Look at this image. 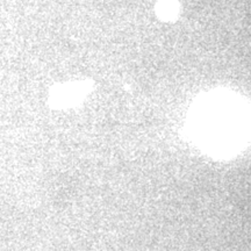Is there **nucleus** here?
<instances>
[{
	"label": "nucleus",
	"instance_id": "1",
	"mask_svg": "<svg viewBox=\"0 0 251 251\" xmlns=\"http://www.w3.org/2000/svg\"><path fill=\"white\" fill-rule=\"evenodd\" d=\"M176 12H177V5H176L172 0H166V1L161 2V7H159V15H161L162 18L175 17Z\"/></svg>",
	"mask_w": 251,
	"mask_h": 251
}]
</instances>
